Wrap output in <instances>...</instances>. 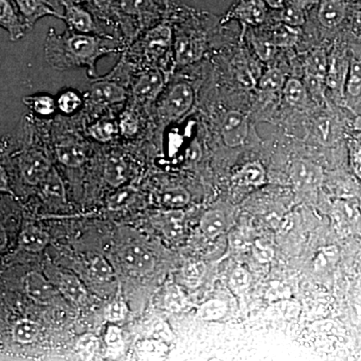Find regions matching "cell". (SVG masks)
I'll return each instance as SVG.
<instances>
[{
  "label": "cell",
  "instance_id": "1",
  "mask_svg": "<svg viewBox=\"0 0 361 361\" xmlns=\"http://www.w3.org/2000/svg\"><path fill=\"white\" fill-rule=\"evenodd\" d=\"M106 52L102 39L89 35H51L45 45V56L54 68L65 70L87 66L94 75L97 59Z\"/></svg>",
  "mask_w": 361,
  "mask_h": 361
},
{
  "label": "cell",
  "instance_id": "2",
  "mask_svg": "<svg viewBox=\"0 0 361 361\" xmlns=\"http://www.w3.org/2000/svg\"><path fill=\"white\" fill-rule=\"evenodd\" d=\"M194 103V90L185 82L175 85L161 101L160 116L168 120H176L183 116L192 108Z\"/></svg>",
  "mask_w": 361,
  "mask_h": 361
},
{
  "label": "cell",
  "instance_id": "3",
  "mask_svg": "<svg viewBox=\"0 0 361 361\" xmlns=\"http://www.w3.org/2000/svg\"><path fill=\"white\" fill-rule=\"evenodd\" d=\"M21 175L30 185H40L49 171L51 163L47 157L39 151H28L21 156L20 161Z\"/></svg>",
  "mask_w": 361,
  "mask_h": 361
},
{
  "label": "cell",
  "instance_id": "4",
  "mask_svg": "<svg viewBox=\"0 0 361 361\" xmlns=\"http://www.w3.org/2000/svg\"><path fill=\"white\" fill-rule=\"evenodd\" d=\"M248 134V122L243 114L237 111H230L226 114L222 123V137L226 146H241Z\"/></svg>",
  "mask_w": 361,
  "mask_h": 361
},
{
  "label": "cell",
  "instance_id": "5",
  "mask_svg": "<svg viewBox=\"0 0 361 361\" xmlns=\"http://www.w3.org/2000/svg\"><path fill=\"white\" fill-rule=\"evenodd\" d=\"M291 180L299 190H315L322 184L323 171L311 161H297L292 166Z\"/></svg>",
  "mask_w": 361,
  "mask_h": 361
},
{
  "label": "cell",
  "instance_id": "6",
  "mask_svg": "<svg viewBox=\"0 0 361 361\" xmlns=\"http://www.w3.org/2000/svg\"><path fill=\"white\" fill-rule=\"evenodd\" d=\"M13 1L16 11L26 25L32 26L40 18L44 16H54L63 20V14L59 13L52 8L47 0H11Z\"/></svg>",
  "mask_w": 361,
  "mask_h": 361
},
{
  "label": "cell",
  "instance_id": "7",
  "mask_svg": "<svg viewBox=\"0 0 361 361\" xmlns=\"http://www.w3.org/2000/svg\"><path fill=\"white\" fill-rule=\"evenodd\" d=\"M25 289L27 295L40 304L52 302L59 289L39 272H30L25 278Z\"/></svg>",
  "mask_w": 361,
  "mask_h": 361
},
{
  "label": "cell",
  "instance_id": "8",
  "mask_svg": "<svg viewBox=\"0 0 361 361\" xmlns=\"http://www.w3.org/2000/svg\"><path fill=\"white\" fill-rule=\"evenodd\" d=\"M61 2L65 8L63 20L73 30L82 33L92 32L94 30V18L87 9L78 6L73 0H61Z\"/></svg>",
  "mask_w": 361,
  "mask_h": 361
},
{
  "label": "cell",
  "instance_id": "9",
  "mask_svg": "<svg viewBox=\"0 0 361 361\" xmlns=\"http://www.w3.org/2000/svg\"><path fill=\"white\" fill-rule=\"evenodd\" d=\"M121 259L126 267L140 274L151 272L155 266V260L152 254L141 246L126 247L121 252Z\"/></svg>",
  "mask_w": 361,
  "mask_h": 361
},
{
  "label": "cell",
  "instance_id": "10",
  "mask_svg": "<svg viewBox=\"0 0 361 361\" xmlns=\"http://www.w3.org/2000/svg\"><path fill=\"white\" fill-rule=\"evenodd\" d=\"M203 52V42L194 35H183L176 39V59L179 65L195 63L201 59Z\"/></svg>",
  "mask_w": 361,
  "mask_h": 361
},
{
  "label": "cell",
  "instance_id": "11",
  "mask_svg": "<svg viewBox=\"0 0 361 361\" xmlns=\"http://www.w3.org/2000/svg\"><path fill=\"white\" fill-rule=\"evenodd\" d=\"M0 25L9 33L13 42L20 39L25 35V26L11 0H0Z\"/></svg>",
  "mask_w": 361,
  "mask_h": 361
},
{
  "label": "cell",
  "instance_id": "12",
  "mask_svg": "<svg viewBox=\"0 0 361 361\" xmlns=\"http://www.w3.org/2000/svg\"><path fill=\"white\" fill-rule=\"evenodd\" d=\"M144 42L147 54L158 58L165 54L172 44V30L167 25L157 26L149 30Z\"/></svg>",
  "mask_w": 361,
  "mask_h": 361
},
{
  "label": "cell",
  "instance_id": "13",
  "mask_svg": "<svg viewBox=\"0 0 361 361\" xmlns=\"http://www.w3.org/2000/svg\"><path fill=\"white\" fill-rule=\"evenodd\" d=\"M90 97L97 104H115L125 101L127 94L122 85L116 82H102L92 85Z\"/></svg>",
  "mask_w": 361,
  "mask_h": 361
},
{
  "label": "cell",
  "instance_id": "14",
  "mask_svg": "<svg viewBox=\"0 0 361 361\" xmlns=\"http://www.w3.org/2000/svg\"><path fill=\"white\" fill-rule=\"evenodd\" d=\"M164 78L158 70L142 73L134 85L135 96L141 99H155L163 89Z\"/></svg>",
  "mask_w": 361,
  "mask_h": 361
},
{
  "label": "cell",
  "instance_id": "15",
  "mask_svg": "<svg viewBox=\"0 0 361 361\" xmlns=\"http://www.w3.org/2000/svg\"><path fill=\"white\" fill-rule=\"evenodd\" d=\"M346 4L342 0H322L318 18L324 27L334 28L345 18Z\"/></svg>",
  "mask_w": 361,
  "mask_h": 361
},
{
  "label": "cell",
  "instance_id": "16",
  "mask_svg": "<svg viewBox=\"0 0 361 361\" xmlns=\"http://www.w3.org/2000/svg\"><path fill=\"white\" fill-rule=\"evenodd\" d=\"M121 13L133 18H149L159 13L158 0H118Z\"/></svg>",
  "mask_w": 361,
  "mask_h": 361
},
{
  "label": "cell",
  "instance_id": "17",
  "mask_svg": "<svg viewBox=\"0 0 361 361\" xmlns=\"http://www.w3.org/2000/svg\"><path fill=\"white\" fill-rule=\"evenodd\" d=\"M160 222L161 232L166 238L171 241H177L182 238L185 232V215L180 209H170V211L163 214Z\"/></svg>",
  "mask_w": 361,
  "mask_h": 361
},
{
  "label": "cell",
  "instance_id": "18",
  "mask_svg": "<svg viewBox=\"0 0 361 361\" xmlns=\"http://www.w3.org/2000/svg\"><path fill=\"white\" fill-rule=\"evenodd\" d=\"M227 218L221 210H210L204 214L200 222L201 232L209 239H215L227 229Z\"/></svg>",
  "mask_w": 361,
  "mask_h": 361
},
{
  "label": "cell",
  "instance_id": "19",
  "mask_svg": "<svg viewBox=\"0 0 361 361\" xmlns=\"http://www.w3.org/2000/svg\"><path fill=\"white\" fill-rule=\"evenodd\" d=\"M129 166L121 157H111L104 166V178L113 187H120L129 178Z\"/></svg>",
  "mask_w": 361,
  "mask_h": 361
},
{
  "label": "cell",
  "instance_id": "20",
  "mask_svg": "<svg viewBox=\"0 0 361 361\" xmlns=\"http://www.w3.org/2000/svg\"><path fill=\"white\" fill-rule=\"evenodd\" d=\"M56 155L66 167H80L85 161V152L77 142H66L59 145Z\"/></svg>",
  "mask_w": 361,
  "mask_h": 361
},
{
  "label": "cell",
  "instance_id": "21",
  "mask_svg": "<svg viewBox=\"0 0 361 361\" xmlns=\"http://www.w3.org/2000/svg\"><path fill=\"white\" fill-rule=\"evenodd\" d=\"M58 289L73 302H80L85 295V289L82 282L71 273L61 274L58 280Z\"/></svg>",
  "mask_w": 361,
  "mask_h": 361
},
{
  "label": "cell",
  "instance_id": "22",
  "mask_svg": "<svg viewBox=\"0 0 361 361\" xmlns=\"http://www.w3.org/2000/svg\"><path fill=\"white\" fill-rule=\"evenodd\" d=\"M265 178L264 168L257 161H252V163L246 164L239 171L235 179L239 184L257 187L261 186L265 182Z\"/></svg>",
  "mask_w": 361,
  "mask_h": 361
},
{
  "label": "cell",
  "instance_id": "23",
  "mask_svg": "<svg viewBox=\"0 0 361 361\" xmlns=\"http://www.w3.org/2000/svg\"><path fill=\"white\" fill-rule=\"evenodd\" d=\"M236 13L242 20L252 25H258L266 18L264 4L261 0H247L237 7Z\"/></svg>",
  "mask_w": 361,
  "mask_h": 361
},
{
  "label": "cell",
  "instance_id": "24",
  "mask_svg": "<svg viewBox=\"0 0 361 361\" xmlns=\"http://www.w3.org/2000/svg\"><path fill=\"white\" fill-rule=\"evenodd\" d=\"M47 243H49V235L37 228L28 227L21 233L20 245L26 251L37 253L42 251Z\"/></svg>",
  "mask_w": 361,
  "mask_h": 361
},
{
  "label": "cell",
  "instance_id": "25",
  "mask_svg": "<svg viewBox=\"0 0 361 361\" xmlns=\"http://www.w3.org/2000/svg\"><path fill=\"white\" fill-rule=\"evenodd\" d=\"M285 99L294 106H302L307 101V90L305 85L297 78H289L283 87Z\"/></svg>",
  "mask_w": 361,
  "mask_h": 361
},
{
  "label": "cell",
  "instance_id": "26",
  "mask_svg": "<svg viewBox=\"0 0 361 361\" xmlns=\"http://www.w3.org/2000/svg\"><path fill=\"white\" fill-rule=\"evenodd\" d=\"M39 334V326L32 320L23 319L16 323L13 330V339L18 343L28 344L35 341Z\"/></svg>",
  "mask_w": 361,
  "mask_h": 361
},
{
  "label": "cell",
  "instance_id": "27",
  "mask_svg": "<svg viewBox=\"0 0 361 361\" xmlns=\"http://www.w3.org/2000/svg\"><path fill=\"white\" fill-rule=\"evenodd\" d=\"M42 192L45 196L54 197V198L66 199V190L65 185H63V180L59 177L56 169L51 168L49 174L42 180Z\"/></svg>",
  "mask_w": 361,
  "mask_h": 361
},
{
  "label": "cell",
  "instance_id": "28",
  "mask_svg": "<svg viewBox=\"0 0 361 361\" xmlns=\"http://www.w3.org/2000/svg\"><path fill=\"white\" fill-rule=\"evenodd\" d=\"M190 200V195L183 188L167 190L160 196L161 205L171 210L180 209L187 205Z\"/></svg>",
  "mask_w": 361,
  "mask_h": 361
},
{
  "label": "cell",
  "instance_id": "29",
  "mask_svg": "<svg viewBox=\"0 0 361 361\" xmlns=\"http://www.w3.org/2000/svg\"><path fill=\"white\" fill-rule=\"evenodd\" d=\"M327 59L326 54L322 49H318L310 54V58L307 59V63H306V68H307V73L311 75H314L316 78H322L324 80L329 73L327 70Z\"/></svg>",
  "mask_w": 361,
  "mask_h": 361
},
{
  "label": "cell",
  "instance_id": "30",
  "mask_svg": "<svg viewBox=\"0 0 361 361\" xmlns=\"http://www.w3.org/2000/svg\"><path fill=\"white\" fill-rule=\"evenodd\" d=\"M299 33L293 26L284 23L275 28L272 35L273 44L277 47H289L296 44Z\"/></svg>",
  "mask_w": 361,
  "mask_h": 361
},
{
  "label": "cell",
  "instance_id": "31",
  "mask_svg": "<svg viewBox=\"0 0 361 361\" xmlns=\"http://www.w3.org/2000/svg\"><path fill=\"white\" fill-rule=\"evenodd\" d=\"M285 78L283 73L278 68H271L266 71L258 82V87L264 92H277L284 87Z\"/></svg>",
  "mask_w": 361,
  "mask_h": 361
},
{
  "label": "cell",
  "instance_id": "32",
  "mask_svg": "<svg viewBox=\"0 0 361 361\" xmlns=\"http://www.w3.org/2000/svg\"><path fill=\"white\" fill-rule=\"evenodd\" d=\"M89 271L92 277L102 280V281L110 280L115 274L113 266L103 256H96V257L90 259Z\"/></svg>",
  "mask_w": 361,
  "mask_h": 361
},
{
  "label": "cell",
  "instance_id": "33",
  "mask_svg": "<svg viewBox=\"0 0 361 361\" xmlns=\"http://www.w3.org/2000/svg\"><path fill=\"white\" fill-rule=\"evenodd\" d=\"M227 304L224 301L214 300L207 301L199 310V316L204 320H218L222 318L227 312Z\"/></svg>",
  "mask_w": 361,
  "mask_h": 361
},
{
  "label": "cell",
  "instance_id": "34",
  "mask_svg": "<svg viewBox=\"0 0 361 361\" xmlns=\"http://www.w3.org/2000/svg\"><path fill=\"white\" fill-rule=\"evenodd\" d=\"M135 190L132 187H125L118 190L116 193L111 195L108 199V206L110 210L118 211L126 208L130 202L134 200Z\"/></svg>",
  "mask_w": 361,
  "mask_h": 361
},
{
  "label": "cell",
  "instance_id": "35",
  "mask_svg": "<svg viewBox=\"0 0 361 361\" xmlns=\"http://www.w3.org/2000/svg\"><path fill=\"white\" fill-rule=\"evenodd\" d=\"M116 132L115 125L108 121L94 123L90 128V134L92 135V137H94L97 141L104 142L111 141Z\"/></svg>",
  "mask_w": 361,
  "mask_h": 361
},
{
  "label": "cell",
  "instance_id": "36",
  "mask_svg": "<svg viewBox=\"0 0 361 361\" xmlns=\"http://www.w3.org/2000/svg\"><path fill=\"white\" fill-rule=\"evenodd\" d=\"M28 104L32 106L33 111L42 116L51 115L56 108L54 99L47 96L28 97Z\"/></svg>",
  "mask_w": 361,
  "mask_h": 361
},
{
  "label": "cell",
  "instance_id": "37",
  "mask_svg": "<svg viewBox=\"0 0 361 361\" xmlns=\"http://www.w3.org/2000/svg\"><path fill=\"white\" fill-rule=\"evenodd\" d=\"M82 106V99L75 92H66L59 97L58 101V108L66 115L77 111Z\"/></svg>",
  "mask_w": 361,
  "mask_h": 361
},
{
  "label": "cell",
  "instance_id": "38",
  "mask_svg": "<svg viewBox=\"0 0 361 361\" xmlns=\"http://www.w3.org/2000/svg\"><path fill=\"white\" fill-rule=\"evenodd\" d=\"M206 272L205 263L202 261H191L183 267V275L190 283H198Z\"/></svg>",
  "mask_w": 361,
  "mask_h": 361
},
{
  "label": "cell",
  "instance_id": "39",
  "mask_svg": "<svg viewBox=\"0 0 361 361\" xmlns=\"http://www.w3.org/2000/svg\"><path fill=\"white\" fill-rule=\"evenodd\" d=\"M251 282V275L243 267H237L233 271L231 277H230V285L232 289L236 292H242L248 288Z\"/></svg>",
  "mask_w": 361,
  "mask_h": 361
},
{
  "label": "cell",
  "instance_id": "40",
  "mask_svg": "<svg viewBox=\"0 0 361 361\" xmlns=\"http://www.w3.org/2000/svg\"><path fill=\"white\" fill-rule=\"evenodd\" d=\"M337 256H338V250L336 246H327L320 249L315 259L316 269L326 268L336 260Z\"/></svg>",
  "mask_w": 361,
  "mask_h": 361
},
{
  "label": "cell",
  "instance_id": "41",
  "mask_svg": "<svg viewBox=\"0 0 361 361\" xmlns=\"http://www.w3.org/2000/svg\"><path fill=\"white\" fill-rule=\"evenodd\" d=\"M348 92L351 97H358L361 94V65L353 63L348 80Z\"/></svg>",
  "mask_w": 361,
  "mask_h": 361
},
{
  "label": "cell",
  "instance_id": "42",
  "mask_svg": "<svg viewBox=\"0 0 361 361\" xmlns=\"http://www.w3.org/2000/svg\"><path fill=\"white\" fill-rule=\"evenodd\" d=\"M165 303L169 310L179 311L184 307L186 299H185L183 292L177 286H172L167 291Z\"/></svg>",
  "mask_w": 361,
  "mask_h": 361
},
{
  "label": "cell",
  "instance_id": "43",
  "mask_svg": "<svg viewBox=\"0 0 361 361\" xmlns=\"http://www.w3.org/2000/svg\"><path fill=\"white\" fill-rule=\"evenodd\" d=\"M254 257L257 259L260 263L270 262L274 257V250L272 247L267 245L260 240H256L252 243Z\"/></svg>",
  "mask_w": 361,
  "mask_h": 361
},
{
  "label": "cell",
  "instance_id": "44",
  "mask_svg": "<svg viewBox=\"0 0 361 361\" xmlns=\"http://www.w3.org/2000/svg\"><path fill=\"white\" fill-rule=\"evenodd\" d=\"M282 20L286 25L293 26L302 25L304 21H305V16H304L303 11H301L298 7L292 6L285 8L283 13H282Z\"/></svg>",
  "mask_w": 361,
  "mask_h": 361
},
{
  "label": "cell",
  "instance_id": "45",
  "mask_svg": "<svg viewBox=\"0 0 361 361\" xmlns=\"http://www.w3.org/2000/svg\"><path fill=\"white\" fill-rule=\"evenodd\" d=\"M97 346H99V341L94 336H82L78 342V349L80 355L85 358L92 357L96 353Z\"/></svg>",
  "mask_w": 361,
  "mask_h": 361
},
{
  "label": "cell",
  "instance_id": "46",
  "mask_svg": "<svg viewBox=\"0 0 361 361\" xmlns=\"http://www.w3.org/2000/svg\"><path fill=\"white\" fill-rule=\"evenodd\" d=\"M229 244L234 250L241 251L245 250L251 245L249 235L244 230H235L229 236Z\"/></svg>",
  "mask_w": 361,
  "mask_h": 361
},
{
  "label": "cell",
  "instance_id": "47",
  "mask_svg": "<svg viewBox=\"0 0 361 361\" xmlns=\"http://www.w3.org/2000/svg\"><path fill=\"white\" fill-rule=\"evenodd\" d=\"M127 313V308L126 304L121 300H116L115 302L111 304L106 310V318L110 322H120L123 319V317Z\"/></svg>",
  "mask_w": 361,
  "mask_h": 361
},
{
  "label": "cell",
  "instance_id": "48",
  "mask_svg": "<svg viewBox=\"0 0 361 361\" xmlns=\"http://www.w3.org/2000/svg\"><path fill=\"white\" fill-rule=\"evenodd\" d=\"M324 80L322 78H316L310 73H306L305 87L307 92H310L312 96L319 97L322 96V85Z\"/></svg>",
  "mask_w": 361,
  "mask_h": 361
},
{
  "label": "cell",
  "instance_id": "49",
  "mask_svg": "<svg viewBox=\"0 0 361 361\" xmlns=\"http://www.w3.org/2000/svg\"><path fill=\"white\" fill-rule=\"evenodd\" d=\"M106 341L110 348L116 349L122 348L123 337L122 331L118 327L111 326L106 332Z\"/></svg>",
  "mask_w": 361,
  "mask_h": 361
},
{
  "label": "cell",
  "instance_id": "50",
  "mask_svg": "<svg viewBox=\"0 0 361 361\" xmlns=\"http://www.w3.org/2000/svg\"><path fill=\"white\" fill-rule=\"evenodd\" d=\"M254 47H255L256 52L261 59L267 61L270 58L271 54L273 51V42H267L265 39H256L253 42Z\"/></svg>",
  "mask_w": 361,
  "mask_h": 361
},
{
  "label": "cell",
  "instance_id": "51",
  "mask_svg": "<svg viewBox=\"0 0 361 361\" xmlns=\"http://www.w3.org/2000/svg\"><path fill=\"white\" fill-rule=\"evenodd\" d=\"M121 127H122L123 134L133 135L135 134V130H137V125L134 118H132V116H126V118H123Z\"/></svg>",
  "mask_w": 361,
  "mask_h": 361
},
{
  "label": "cell",
  "instance_id": "52",
  "mask_svg": "<svg viewBox=\"0 0 361 361\" xmlns=\"http://www.w3.org/2000/svg\"><path fill=\"white\" fill-rule=\"evenodd\" d=\"M92 6L99 11H109L114 6H118V0H90Z\"/></svg>",
  "mask_w": 361,
  "mask_h": 361
},
{
  "label": "cell",
  "instance_id": "53",
  "mask_svg": "<svg viewBox=\"0 0 361 361\" xmlns=\"http://www.w3.org/2000/svg\"><path fill=\"white\" fill-rule=\"evenodd\" d=\"M353 164L356 175L361 178V147L356 149L355 154H353Z\"/></svg>",
  "mask_w": 361,
  "mask_h": 361
},
{
  "label": "cell",
  "instance_id": "54",
  "mask_svg": "<svg viewBox=\"0 0 361 361\" xmlns=\"http://www.w3.org/2000/svg\"><path fill=\"white\" fill-rule=\"evenodd\" d=\"M270 6L274 7V8H279L284 6L285 0H266Z\"/></svg>",
  "mask_w": 361,
  "mask_h": 361
},
{
  "label": "cell",
  "instance_id": "55",
  "mask_svg": "<svg viewBox=\"0 0 361 361\" xmlns=\"http://www.w3.org/2000/svg\"><path fill=\"white\" fill-rule=\"evenodd\" d=\"M355 127L357 128L358 130H361V116L356 120Z\"/></svg>",
  "mask_w": 361,
  "mask_h": 361
},
{
  "label": "cell",
  "instance_id": "56",
  "mask_svg": "<svg viewBox=\"0 0 361 361\" xmlns=\"http://www.w3.org/2000/svg\"><path fill=\"white\" fill-rule=\"evenodd\" d=\"M357 23H358V25H360V28L361 30V13H358V16H357Z\"/></svg>",
  "mask_w": 361,
  "mask_h": 361
},
{
  "label": "cell",
  "instance_id": "57",
  "mask_svg": "<svg viewBox=\"0 0 361 361\" xmlns=\"http://www.w3.org/2000/svg\"><path fill=\"white\" fill-rule=\"evenodd\" d=\"M73 1H80V0H73Z\"/></svg>",
  "mask_w": 361,
  "mask_h": 361
}]
</instances>
